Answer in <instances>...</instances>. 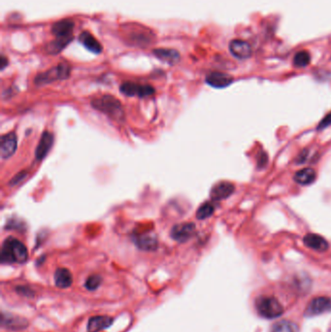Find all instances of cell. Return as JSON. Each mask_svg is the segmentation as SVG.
<instances>
[{"mask_svg":"<svg viewBox=\"0 0 331 332\" xmlns=\"http://www.w3.org/2000/svg\"><path fill=\"white\" fill-rule=\"evenodd\" d=\"M195 233V225L192 223H182L174 226L170 232L173 240L179 243H185L191 239Z\"/></svg>","mask_w":331,"mask_h":332,"instance_id":"obj_8","label":"cell"},{"mask_svg":"<svg viewBox=\"0 0 331 332\" xmlns=\"http://www.w3.org/2000/svg\"><path fill=\"white\" fill-rule=\"evenodd\" d=\"M215 212V206L212 204L211 202H205L196 211V219L204 221L206 219H209L210 217L213 216Z\"/></svg>","mask_w":331,"mask_h":332,"instance_id":"obj_25","label":"cell"},{"mask_svg":"<svg viewBox=\"0 0 331 332\" xmlns=\"http://www.w3.org/2000/svg\"><path fill=\"white\" fill-rule=\"evenodd\" d=\"M331 311V298L326 296H319L310 301L308 306L306 307V317H314L325 314Z\"/></svg>","mask_w":331,"mask_h":332,"instance_id":"obj_7","label":"cell"},{"mask_svg":"<svg viewBox=\"0 0 331 332\" xmlns=\"http://www.w3.org/2000/svg\"><path fill=\"white\" fill-rule=\"evenodd\" d=\"M255 309L265 319H275L283 315L284 307L279 300L271 296H261L255 300Z\"/></svg>","mask_w":331,"mask_h":332,"instance_id":"obj_5","label":"cell"},{"mask_svg":"<svg viewBox=\"0 0 331 332\" xmlns=\"http://www.w3.org/2000/svg\"><path fill=\"white\" fill-rule=\"evenodd\" d=\"M120 91L123 95L127 96H136V97H148L153 95L155 93L154 88L151 85H142L133 82H125L121 85Z\"/></svg>","mask_w":331,"mask_h":332,"instance_id":"obj_6","label":"cell"},{"mask_svg":"<svg viewBox=\"0 0 331 332\" xmlns=\"http://www.w3.org/2000/svg\"><path fill=\"white\" fill-rule=\"evenodd\" d=\"M270 332H299L298 327L296 324L283 320L273 325Z\"/></svg>","mask_w":331,"mask_h":332,"instance_id":"obj_24","label":"cell"},{"mask_svg":"<svg viewBox=\"0 0 331 332\" xmlns=\"http://www.w3.org/2000/svg\"><path fill=\"white\" fill-rule=\"evenodd\" d=\"M310 60H311V56H310L309 52H307V51H298V52L294 55V58H293V64H294L296 67L303 68V67H306V66L310 63Z\"/></svg>","mask_w":331,"mask_h":332,"instance_id":"obj_26","label":"cell"},{"mask_svg":"<svg viewBox=\"0 0 331 332\" xmlns=\"http://www.w3.org/2000/svg\"><path fill=\"white\" fill-rule=\"evenodd\" d=\"M102 278L97 275V274H95V275H92L90 276L87 281H86V284H85V286L87 289L89 290H95L99 287V285H101Z\"/></svg>","mask_w":331,"mask_h":332,"instance_id":"obj_27","label":"cell"},{"mask_svg":"<svg viewBox=\"0 0 331 332\" xmlns=\"http://www.w3.org/2000/svg\"><path fill=\"white\" fill-rule=\"evenodd\" d=\"M124 32L129 44L143 47L149 45L153 39V32L145 26L137 24H128L124 26Z\"/></svg>","mask_w":331,"mask_h":332,"instance_id":"obj_3","label":"cell"},{"mask_svg":"<svg viewBox=\"0 0 331 332\" xmlns=\"http://www.w3.org/2000/svg\"><path fill=\"white\" fill-rule=\"evenodd\" d=\"M79 41L87 50L94 53L98 54L102 51V46L100 43L89 31L82 32L79 36Z\"/></svg>","mask_w":331,"mask_h":332,"instance_id":"obj_18","label":"cell"},{"mask_svg":"<svg viewBox=\"0 0 331 332\" xmlns=\"http://www.w3.org/2000/svg\"><path fill=\"white\" fill-rule=\"evenodd\" d=\"M133 241L138 249L146 252H153L158 247L157 237L155 234L151 232L138 234L133 237Z\"/></svg>","mask_w":331,"mask_h":332,"instance_id":"obj_11","label":"cell"},{"mask_svg":"<svg viewBox=\"0 0 331 332\" xmlns=\"http://www.w3.org/2000/svg\"><path fill=\"white\" fill-rule=\"evenodd\" d=\"M70 73H71L70 65L66 62H62L43 73L38 74L34 79V83L36 86L48 85L55 81H62L68 79L70 76Z\"/></svg>","mask_w":331,"mask_h":332,"instance_id":"obj_4","label":"cell"},{"mask_svg":"<svg viewBox=\"0 0 331 332\" xmlns=\"http://www.w3.org/2000/svg\"><path fill=\"white\" fill-rule=\"evenodd\" d=\"M331 125V112L330 114H328L322 121L321 123L319 124L318 126V130H322V129H325V128H328L329 126Z\"/></svg>","mask_w":331,"mask_h":332,"instance_id":"obj_28","label":"cell"},{"mask_svg":"<svg viewBox=\"0 0 331 332\" xmlns=\"http://www.w3.org/2000/svg\"><path fill=\"white\" fill-rule=\"evenodd\" d=\"M27 325H28L27 321L23 318H19L12 315H3L2 317V326L12 331L23 330L27 327Z\"/></svg>","mask_w":331,"mask_h":332,"instance_id":"obj_21","label":"cell"},{"mask_svg":"<svg viewBox=\"0 0 331 332\" xmlns=\"http://www.w3.org/2000/svg\"><path fill=\"white\" fill-rule=\"evenodd\" d=\"M53 143V135L49 131H44L38 142L35 150V156L37 160H43L49 153Z\"/></svg>","mask_w":331,"mask_h":332,"instance_id":"obj_12","label":"cell"},{"mask_svg":"<svg viewBox=\"0 0 331 332\" xmlns=\"http://www.w3.org/2000/svg\"><path fill=\"white\" fill-rule=\"evenodd\" d=\"M92 106L116 122H124L125 110L121 101L113 95H102L92 101Z\"/></svg>","mask_w":331,"mask_h":332,"instance_id":"obj_2","label":"cell"},{"mask_svg":"<svg viewBox=\"0 0 331 332\" xmlns=\"http://www.w3.org/2000/svg\"><path fill=\"white\" fill-rule=\"evenodd\" d=\"M28 257L26 245L17 238L8 237L2 244L1 262L2 263H25Z\"/></svg>","mask_w":331,"mask_h":332,"instance_id":"obj_1","label":"cell"},{"mask_svg":"<svg viewBox=\"0 0 331 332\" xmlns=\"http://www.w3.org/2000/svg\"><path fill=\"white\" fill-rule=\"evenodd\" d=\"M74 22L68 19L60 20L55 22L51 26V33L55 37H71L74 29Z\"/></svg>","mask_w":331,"mask_h":332,"instance_id":"obj_16","label":"cell"},{"mask_svg":"<svg viewBox=\"0 0 331 332\" xmlns=\"http://www.w3.org/2000/svg\"><path fill=\"white\" fill-rule=\"evenodd\" d=\"M317 179V172L313 168H303L297 171L293 177L295 183L301 186H308L313 184Z\"/></svg>","mask_w":331,"mask_h":332,"instance_id":"obj_22","label":"cell"},{"mask_svg":"<svg viewBox=\"0 0 331 332\" xmlns=\"http://www.w3.org/2000/svg\"><path fill=\"white\" fill-rule=\"evenodd\" d=\"M18 147L17 135L10 132L1 136L0 139V156L2 159H7L16 153Z\"/></svg>","mask_w":331,"mask_h":332,"instance_id":"obj_9","label":"cell"},{"mask_svg":"<svg viewBox=\"0 0 331 332\" xmlns=\"http://www.w3.org/2000/svg\"><path fill=\"white\" fill-rule=\"evenodd\" d=\"M235 190V187L232 183L223 181L217 183L211 190L210 196L214 201H221L229 198L233 194Z\"/></svg>","mask_w":331,"mask_h":332,"instance_id":"obj_10","label":"cell"},{"mask_svg":"<svg viewBox=\"0 0 331 332\" xmlns=\"http://www.w3.org/2000/svg\"><path fill=\"white\" fill-rule=\"evenodd\" d=\"M18 292L22 295H25V296H31L32 295V290L26 286H19L17 288Z\"/></svg>","mask_w":331,"mask_h":332,"instance_id":"obj_31","label":"cell"},{"mask_svg":"<svg viewBox=\"0 0 331 332\" xmlns=\"http://www.w3.org/2000/svg\"><path fill=\"white\" fill-rule=\"evenodd\" d=\"M232 82V77L222 72H212L206 77V83L215 89H225L230 86Z\"/></svg>","mask_w":331,"mask_h":332,"instance_id":"obj_15","label":"cell"},{"mask_svg":"<svg viewBox=\"0 0 331 332\" xmlns=\"http://www.w3.org/2000/svg\"><path fill=\"white\" fill-rule=\"evenodd\" d=\"M303 242L306 247L318 252H325L330 248L328 241L323 236L315 233L306 234L303 238Z\"/></svg>","mask_w":331,"mask_h":332,"instance_id":"obj_14","label":"cell"},{"mask_svg":"<svg viewBox=\"0 0 331 332\" xmlns=\"http://www.w3.org/2000/svg\"><path fill=\"white\" fill-rule=\"evenodd\" d=\"M7 65H8V60H7V58H6L4 55H2V56H1V70H4V68H5Z\"/></svg>","mask_w":331,"mask_h":332,"instance_id":"obj_32","label":"cell"},{"mask_svg":"<svg viewBox=\"0 0 331 332\" xmlns=\"http://www.w3.org/2000/svg\"><path fill=\"white\" fill-rule=\"evenodd\" d=\"M153 54L163 62H166L170 65L176 64L180 61L181 55L179 51L173 49H155L153 51Z\"/></svg>","mask_w":331,"mask_h":332,"instance_id":"obj_20","label":"cell"},{"mask_svg":"<svg viewBox=\"0 0 331 332\" xmlns=\"http://www.w3.org/2000/svg\"><path fill=\"white\" fill-rule=\"evenodd\" d=\"M267 161H268L267 154L264 153V152H260L259 154L257 155V165L259 167H263V166H265L267 164Z\"/></svg>","mask_w":331,"mask_h":332,"instance_id":"obj_30","label":"cell"},{"mask_svg":"<svg viewBox=\"0 0 331 332\" xmlns=\"http://www.w3.org/2000/svg\"><path fill=\"white\" fill-rule=\"evenodd\" d=\"M26 175H27V172H26V171H23V172H21V173L17 174V175H16V176H15L13 179L10 181V185H11V186L18 185L19 183H21L23 180L26 178Z\"/></svg>","mask_w":331,"mask_h":332,"instance_id":"obj_29","label":"cell"},{"mask_svg":"<svg viewBox=\"0 0 331 332\" xmlns=\"http://www.w3.org/2000/svg\"><path fill=\"white\" fill-rule=\"evenodd\" d=\"M230 51L233 56L239 59H246L252 55L251 45L243 40H232L230 44Z\"/></svg>","mask_w":331,"mask_h":332,"instance_id":"obj_13","label":"cell"},{"mask_svg":"<svg viewBox=\"0 0 331 332\" xmlns=\"http://www.w3.org/2000/svg\"><path fill=\"white\" fill-rule=\"evenodd\" d=\"M114 320L107 316L92 317L88 323L87 332H99L110 328Z\"/></svg>","mask_w":331,"mask_h":332,"instance_id":"obj_17","label":"cell"},{"mask_svg":"<svg viewBox=\"0 0 331 332\" xmlns=\"http://www.w3.org/2000/svg\"><path fill=\"white\" fill-rule=\"evenodd\" d=\"M73 39V36L71 37H55L54 40H52L46 46V51L49 54H57L62 51Z\"/></svg>","mask_w":331,"mask_h":332,"instance_id":"obj_23","label":"cell"},{"mask_svg":"<svg viewBox=\"0 0 331 332\" xmlns=\"http://www.w3.org/2000/svg\"><path fill=\"white\" fill-rule=\"evenodd\" d=\"M73 276L66 268H57L54 272V284L59 288H68L72 285Z\"/></svg>","mask_w":331,"mask_h":332,"instance_id":"obj_19","label":"cell"}]
</instances>
